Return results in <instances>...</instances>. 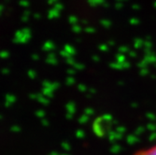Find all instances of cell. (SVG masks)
<instances>
[{"mask_svg": "<svg viewBox=\"0 0 156 155\" xmlns=\"http://www.w3.org/2000/svg\"><path fill=\"white\" fill-rule=\"evenodd\" d=\"M133 155H156V144L152 147L138 149L136 152H134Z\"/></svg>", "mask_w": 156, "mask_h": 155, "instance_id": "obj_1", "label": "cell"}]
</instances>
